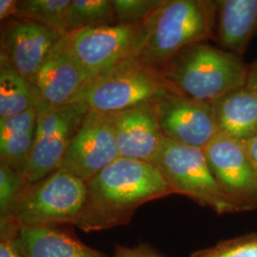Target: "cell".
<instances>
[{"label": "cell", "mask_w": 257, "mask_h": 257, "mask_svg": "<svg viewBox=\"0 0 257 257\" xmlns=\"http://www.w3.org/2000/svg\"><path fill=\"white\" fill-rule=\"evenodd\" d=\"M86 186V199L75 226L87 232L127 225L140 206L173 194L154 164L121 157Z\"/></svg>", "instance_id": "obj_1"}, {"label": "cell", "mask_w": 257, "mask_h": 257, "mask_svg": "<svg viewBox=\"0 0 257 257\" xmlns=\"http://www.w3.org/2000/svg\"><path fill=\"white\" fill-rule=\"evenodd\" d=\"M248 69L242 56L209 42H198L180 50L159 72L179 93L212 102L245 86Z\"/></svg>", "instance_id": "obj_2"}, {"label": "cell", "mask_w": 257, "mask_h": 257, "mask_svg": "<svg viewBox=\"0 0 257 257\" xmlns=\"http://www.w3.org/2000/svg\"><path fill=\"white\" fill-rule=\"evenodd\" d=\"M216 1L162 0L145 20L147 38L139 59L160 71L185 47L215 40Z\"/></svg>", "instance_id": "obj_3"}, {"label": "cell", "mask_w": 257, "mask_h": 257, "mask_svg": "<svg viewBox=\"0 0 257 257\" xmlns=\"http://www.w3.org/2000/svg\"><path fill=\"white\" fill-rule=\"evenodd\" d=\"M173 91L177 92L159 71L134 58L93 77L72 103L82 101L91 111L110 114L155 103Z\"/></svg>", "instance_id": "obj_4"}, {"label": "cell", "mask_w": 257, "mask_h": 257, "mask_svg": "<svg viewBox=\"0 0 257 257\" xmlns=\"http://www.w3.org/2000/svg\"><path fill=\"white\" fill-rule=\"evenodd\" d=\"M152 164L164 176L173 194L189 197L217 214L238 212L211 174L203 149L164 138Z\"/></svg>", "instance_id": "obj_5"}, {"label": "cell", "mask_w": 257, "mask_h": 257, "mask_svg": "<svg viewBox=\"0 0 257 257\" xmlns=\"http://www.w3.org/2000/svg\"><path fill=\"white\" fill-rule=\"evenodd\" d=\"M86 193V182L63 170H56L43 179L26 186L13 218L19 227L75 226Z\"/></svg>", "instance_id": "obj_6"}, {"label": "cell", "mask_w": 257, "mask_h": 257, "mask_svg": "<svg viewBox=\"0 0 257 257\" xmlns=\"http://www.w3.org/2000/svg\"><path fill=\"white\" fill-rule=\"evenodd\" d=\"M69 36L74 53L91 80L138 58L146 42L147 26L145 21L136 24L117 23L86 29Z\"/></svg>", "instance_id": "obj_7"}, {"label": "cell", "mask_w": 257, "mask_h": 257, "mask_svg": "<svg viewBox=\"0 0 257 257\" xmlns=\"http://www.w3.org/2000/svg\"><path fill=\"white\" fill-rule=\"evenodd\" d=\"M88 112L87 105L77 101L38 114L34 147L23 174L27 185L59 169L67 148Z\"/></svg>", "instance_id": "obj_8"}, {"label": "cell", "mask_w": 257, "mask_h": 257, "mask_svg": "<svg viewBox=\"0 0 257 257\" xmlns=\"http://www.w3.org/2000/svg\"><path fill=\"white\" fill-rule=\"evenodd\" d=\"M203 151L211 174L237 211L257 210V171L245 144L217 135Z\"/></svg>", "instance_id": "obj_9"}, {"label": "cell", "mask_w": 257, "mask_h": 257, "mask_svg": "<svg viewBox=\"0 0 257 257\" xmlns=\"http://www.w3.org/2000/svg\"><path fill=\"white\" fill-rule=\"evenodd\" d=\"M118 158L110 114L89 110L67 148L58 170L87 183Z\"/></svg>", "instance_id": "obj_10"}, {"label": "cell", "mask_w": 257, "mask_h": 257, "mask_svg": "<svg viewBox=\"0 0 257 257\" xmlns=\"http://www.w3.org/2000/svg\"><path fill=\"white\" fill-rule=\"evenodd\" d=\"M156 118L165 138L204 149L217 136L211 102L169 92L155 102Z\"/></svg>", "instance_id": "obj_11"}, {"label": "cell", "mask_w": 257, "mask_h": 257, "mask_svg": "<svg viewBox=\"0 0 257 257\" xmlns=\"http://www.w3.org/2000/svg\"><path fill=\"white\" fill-rule=\"evenodd\" d=\"M65 33L28 19L2 21L0 58L32 83L53 48Z\"/></svg>", "instance_id": "obj_12"}, {"label": "cell", "mask_w": 257, "mask_h": 257, "mask_svg": "<svg viewBox=\"0 0 257 257\" xmlns=\"http://www.w3.org/2000/svg\"><path fill=\"white\" fill-rule=\"evenodd\" d=\"M89 80L74 53L69 34H65L50 52L34 80L41 101L40 112L72 103Z\"/></svg>", "instance_id": "obj_13"}, {"label": "cell", "mask_w": 257, "mask_h": 257, "mask_svg": "<svg viewBox=\"0 0 257 257\" xmlns=\"http://www.w3.org/2000/svg\"><path fill=\"white\" fill-rule=\"evenodd\" d=\"M110 115L120 157L152 163L164 138L156 118L155 103Z\"/></svg>", "instance_id": "obj_14"}, {"label": "cell", "mask_w": 257, "mask_h": 257, "mask_svg": "<svg viewBox=\"0 0 257 257\" xmlns=\"http://www.w3.org/2000/svg\"><path fill=\"white\" fill-rule=\"evenodd\" d=\"M217 135L246 143L257 136V95L247 85L211 102Z\"/></svg>", "instance_id": "obj_15"}, {"label": "cell", "mask_w": 257, "mask_h": 257, "mask_svg": "<svg viewBox=\"0 0 257 257\" xmlns=\"http://www.w3.org/2000/svg\"><path fill=\"white\" fill-rule=\"evenodd\" d=\"M215 42L222 50L242 56L257 37V0L216 1Z\"/></svg>", "instance_id": "obj_16"}, {"label": "cell", "mask_w": 257, "mask_h": 257, "mask_svg": "<svg viewBox=\"0 0 257 257\" xmlns=\"http://www.w3.org/2000/svg\"><path fill=\"white\" fill-rule=\"evenodd\" d=\"M16 241L24 257H109L58 225L20 227Z\"/></svg>", "instance_id": "obj_17"}, {"label": "cell", "mask_w": 257, "mask_h": 257, "mask_svg": "<svg viewBox=\"0 0 257 257\" xmlns=\"http://www.w3.org/2000/svg\"><path fill=\"white\" fill-rule=\"evenodd\" d=\"M37 110L0 119V159L23 175L35 143Z\"/></svg>", "instance_id": "obj_18"}, {"label": "cell", "mask_w": 257, "mask_h": 257, "mask_svg": "<svg viewBox=\"0 0 257 257\" xmlns=\"http://www.w3.org/2000/svg\"><path fill=\"white\" fill-rule=\"evenodd\" d=\"M30 110H41L36 86L0 58V119Z\"/></svg>", "instance_id": "obj_19"}, {"label": "cell", "mask_w": 257, "mask_h": 257, "mask_svg": "<svg viewBox=\"0 0 257 257\" xmlns=\"http://www.w3.org/2000/svg\"><path fill=\"white\" fill-rule=\"evenodd\" d=\"M112 0H71L66 13V34L117 24Z\"/></svg>", "instance_id": "obj_20"}, {"label": "cell", "mask_w": 257, "mask_h": 257, "mask_svg": "<svg viewBox=\"0 0 257 257\" xmlns=\"http://www.w3.org/2000/svg\"><path fill=\"white\" fill-rule=\"evenodd\" d=\"M71 0H20L18 19H28L66 34V13Z\"/></svg>", "instance_id": "obj_21"}, {"label": "cell", "mask_w": 257, "mask_h": 257, "mask_svg": "<svg viewBox=\"0 0 257 257\" xmlns=\"http://www.w3.org/2000/svg\"><path fill=\"white\" fill-rule=\"evenodd\" d=\"M26 186L23 175L9 166L0 164V219L14 217Z\"/></svg>", "instance_id": "obj_22"}, {"label": "cell", "mask_w": 257, "mask_h": 257, "mask_svg": "<svg viewBox=\"0 0 257 257\" xmlns=\"http://www.w3.org/2000/svg\"><path fill=\"white\" fill-rule=\"evenodd\" d=\"M190 257H257V231L223 240L194 251Z\"/></svg>", "instance_id": "obj_23"}, {"label": "cell", "mask_w": 257, "mask_h": 257, "mask_svg": "<svg viewBox=\"0 0 257 257\" xmlns=\"http://www.w3.org/2000/svg\"><path fill=\"white\" fill-rule=\"evenodd\" d=\"M162 0H112L118 23L144 22Z\"/></svg>", "instance_id": "obj_24"}, {"label": "cell", "mask_w": 257, "mask_h": 257, "mask_svg": "<svg viewBox=\"0 0 257 257\" xmlns=\"http://www.w3.org/2000/svg\"><path fill=\"white\" fill-rule=\"evenodd\" d=\"M111 257H165L150 248L145 244H140L135 248L118 246Z\"/></svg>", "instance_id": "obj_25"}, {"label": "cell", "mask_w": 257, "mask_h": 257, "mask_svg": "<svg viewBox=\"0 0 257 257\" xmlns=\"http://www.w3.org/2000/svg\"><path fill=\"white\" fill-rule=\"evenodd\" d=\"M0 257H24L19 250L16 237L0 238Z\"/></svg>", "instance_id": "obj_26"}, {"label": "cell", "mask_w": 257, "mask_h": 257, "mask_svg": "<svg viewBox=\"0 0 257 257\" xmlns=\"http://www.w3.org/2000/svg\"><path fill=\"white\" fill-rule=\"evenodd\" d=\"M19 0H0V19L1 22L7 19L17 18Z\"/></svg>", "instance_id": "obj_27"}, {"label": "cell", "mask_w": 257, "mask_h": 257, "mask_svg": "<svg viewBox=\"0 0 257 257\" xmlns=\"http://www.w3.org/2000/svg\"><path fill=\"white\" fill-rule=\"evenodd\" d=\"M246 85L250 88L257 95V60L249 64L248 78Z\"/></svg>", "instance_id": "obj_28"}, {"label": "cell", "mask_w": 257, "mask_h": 257, "mask_svg": "<svg viewBox=\"0 0 257 257\" xmlns=\"http://www.w3.org/2000/svg\"><path fill=\"white\" fill-rule=\"evenodd\" d=\"M245 146L247 148L248 155L250 156L254 167L257 171V136L254 138H252L251 140H249L248 142L244 143Z\"/></svg>", "instance_id": "obj_29"}]
</instances>
